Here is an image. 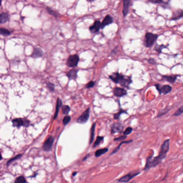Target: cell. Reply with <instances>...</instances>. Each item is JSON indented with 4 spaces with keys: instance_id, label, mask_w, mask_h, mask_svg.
Listing matches in <instances>:
<instances>
[{
    "instance_id": "cell-1",
    "label": "cell",
    "mask_w": 183,
    "mask_h": 183,
    "mask_svg": "<svg viewBox=\"0 0 183 183\" xmlns=\"http://www.w3.org/2000/svg\"><path fill=\"white\" fill-rule=\"evenodd\" d=\"M110 79L116 83L119 84L123 87L129 88V86L132 82V80L130 76H126L121 74L118 72L113 73L109 76Z\"/></svg>"
},
{
    "instance_id": "cell-2",
    "label": "cell",
    "mask_w": 183,
    "mask_h": 183,
    "mask_svg": "<svg viewBox=\"0 0 183 183\" xmlns=\"http://www.w3.org/2000/svg\"><path fill=\"white\" fill-rule=\"evenodd\" d=\"M166 157V156L163 155L160 153L159 155L156 157H153L152 155L148 156L147 159L145 167L143 170L147 171L149 170L151 167H155L157 165L160 164L162 162V161L165 159Z\"/></svg>"
},
{
    "instance_id": "cell-3",
    "label": "cell",
    "mask_w": 183,
    "mask_h": 183,
    "mask_svg": "<svg viewBox=\"0 0 183 183\" xmlns=\"http://www.w3.org/2000/svg\"><path fill=\"white\" fill-rule=\"evenodd\" d=\"M158 37H159V35L157 34H154L150 32L147 33L145 36V45L148 48L152 47L156 41Z\"/></svg>"
},
{
    "instance_id": "cell-4",
    "label": "cell",
    "mask_w": 183,
    "mask_h": 183,
    "mask_svg": "<svg viewBox=\"0 0 183 183\" xmlns=\"http://www.w3.org/2000/svg\"><path fill=\"white\" fill-rule=\"evenodd\" d=\"M12 126L13 127H19L22 126L25 127H28L30 125V121L27 119H22V118H16L12 120Z\"/></svg>"
},
{
    "instance_id": "cell-5",
    "label": "cell",
    "mask_w": 183,
    "mask_h": 183,
    "mask_svg": "<svg viewBox=\"0 0 183 183\" xmlns=\"http://www.w3.org/2000/svg\"><path fill=\"white\" fill-rule=\"evenodd\" d=\"M140 174V172L138 171H132L128 173L127 175H126L125 176H123L122 177H121L120 179H119L118 181L121 182H127L130 181L132 179H133V178L135 177V176H137V175H138Z\"/></svg>"
},
{
    "instance_id": "cell-6",
    "label": "cell",
    "mask_w": 183,
    "mask_h": 183,
    "mask_svg": "<svg viewBox=\"0 0 183 183\" xmlns=\"http://www.w3.org/2000/svg\"><path fill=\"white\" fill-rule=\"evenodd\" d=\"M79 60L80 58L77 55H72L68 58L66 64L69 67H75L77 66Z\"/></svg>"
},
{
    "instance_id": "cell-7",
    "label": "cell",
    "mask_w": 183,
    "mask_h": 183,
    "mask_svg": "<svg viewBox=\"0 0 183 183\" xmlns=\"http://www.w3.org/2000/svg\"><path fill=\"white\" fill-rule=\"evenodd\" d=\"M155 86L160 94L163 93L164 95H166L172 90V87L170 85L161 86L160 84H157L155 85Z\"/></svg>"
},
{
    "instance_id": "cell-8",
    "label": "cell",
    "mask_w": 183,
    "mask_h": 183,
    "mask_svg": "<svg viewBox=\"0 0 183 183\" xmlns=\"http://www.w3.org/2000/svg\"><path fill=\"white\" fill-rule=\"evenodd\" d=\"M90 116V108H88L84 112L82 115L79 117L77 120V122L79 123H85L87 122Z\"/></svg>"
},
{
    "instance_id": "cell-9",
    "label": "cell",
    "mask_w": 183,
    "mask_h": 183,
    "mask_svg": "<svg viewBox=\"0 0 183 183\" xmlns=\"http://www.w3.org/2000/svg\"><path fill=\"white\" fill-rule=\"evenodd\" d=\"M123 126L121 123L116 122L114 123L111 126V134L121 133L123 130Z\"/></svg>"
},
{
    "instance_id": "cell-10",
    "label": "cell",
    "mask_w": 183,
    "mask_h": 183,
    "mask_svg": "<svg viewBox=\"0 0 183 183\" xmlns=\"http://www.w3.org/2000/svg\"><path fill=\"white\" fill-rule=\"evenodd\" d=\"M54 141V137L52 136H49L46 140V141L45 142V143H44V144L43 145L44 150L46 151H50L52 149Z\"/></svg>"
},
{
    "instance_id": "cell-11",
    "label": "cell",
    "mask_w": 183,
    "mask_h": 183,
    "mask_svg": "<svg viewBox=\"0 0 183 183\" xmlns=\"http://www.w3.org/2000/svg\"><path fill=\"white\" fill-rule=\"evenodd\" d=\"M113 93H114L115 96L117 97H121L126 95L127 92L124 88L116 87L113 89Z\"/></svg>"
},
{
    "instance_id": "cell-12",
    "label": "cell",
    "mask_w": 183,
    "mask_h": 183,
    "mask_svg": "<svg viewBox=\"0 0 183 183\" xmlns=\"http://www.w3.org/2000/svg\"><path fill=\"white\" fill-rule=\"evenodd\" d=\"M101 27H102V23H101V22L100 21H96L93 24V25L90 27L89 30L91 33H95L98 32L99 31H100Z\"/></svg>"
},
{
    "instance_id": "cell-13",
    "label": "cell",
    "mask_w": 183,
    "mask_h": 183,
    "mask_svg": "<svg viewBox=\"0 0 183 183\" xmlns=\"http://www.w3.org/2000/svg\"><path fill=\"white\" fill-rule=\"evenodd\" d=\"M130 3H131V0H123L122 13L124 17L126 16L128 13Z\"/></svg>"
},
{
    "instance_id": "cell-14",
    "label": "cell",
    "mask_w": 183,
    "mask_h": 183,
    "mask_svg": "<svg viewBox=\"0 0 183 183\" xmlns=\"http://www.w3.org/2000/svg\"><path fill=\"white\" fill-rule=\"evenodd\" d=\"M183 17V10L181 9L177 10L174 12L171 17V20H178V19H180Z\"/></svg>"
},
{
    "instance_id": "cell-15",
    "label": "cell",
    "mask_w": 183,
    "mask_h": 183,
    "mask_svg": "<svg viewBox=\"0 0 183 183\" xmlns=\"http://www.w3.org/2000/svg\"><path fill=\"white\" fill-rule=\"evenodd\" d=\"M113 18L110 15H107L104 18V20L102 23V29H104L106 26L108 25L111 24L113 23Z\"/></svg>"
},
{
    "instance_id": "cell-16",
    "label": "cell",
    "mask_w": 183,
    "mask_h": 183,
    "mask_svg": "<svg viewBox=\"0 0 183 183\" xmlns=\"http://www.w3.org/2000/svg\"><path fill=\"white\" fill-rule=\"evenodd\" d=\"M78 70L76 69H72L69 72H68L67 74V76L68 77L69 80H76L77 77V73Z\"/></svg>"
},
{
    "instance_id": "cell-17",
    "label": "cell",
    "mask_w": 183,
    "mask_h": 183,
    "mask_svg": "<svg viewBox=\"0 0 183 183\" xmlns=\"http://www.w3.org/2000/svg\"><path fill=\"white\" fill-rule=\"evenodd\" d=\"M43 55V51L42 49L40 48H34L33 49V51L32 53L31 57L33 58H41Z\"/></svg>"
},
{
    "instance_id": "cell-18",
    "label": "cell",
    "mask_w": 183,
    "mask_h": 183,
    "mask_svg": "<svg viewBox=\"0 0 183 183\" xmlns=\"http://www.w3.org/2000/svg\"><path fill=\"white\" fill-rule=\"evenodd\" d=\"M177 75H163L162 76V79L168 82L171 83H174L175 82L176 80H177V78L178 77Z\"/></svg>"
},
{
    "instance_id": "cell-19",
    "label": "cell",
    "mask_w": 183,
    "mask_h": 183,
    "mask_svg": "<svg viewBox=\"0 0 183 183\" xmlns=\"http://www.w3.org/2000/svg\"><path fill=\"white\" fill-rule=\"evenodd\" d=\"M10 18L9 15L7 12H2L0 15V23L3 24L9 21Z\"/></svg>"
},
{
    "instance_id": "cell-20",
    "label": "cell",
    "mask_w": 183,
    "mask_h": 183,
    "mask_svg": "<svg viewBox=\"0 0 183 183\" xmlns=\"http://www.w3.org/2000/svg\"><path fill=\"white\" fill-rule=\"evenodd\" d=\"M61 106H62V103L61 100H60V98H58L57 100V105H56V110H55V114H54V119H55L57 118L58 114H59V109L61 107Z\"/></svg>"
},
{
    "instance_id": "cell-21",
    "label": "cell",
    "mask_w": 183,
    "mask_h": 183,
    "mask_svg": "<svg viewBox=\"0 0 183 183\" xmlns=\"http://www.w3.org/2000/svg\"><path fill=\"white\" fill-rule=\"evenodd\" d=\"M95 127H96V123H94L92 125L91 128V134H90V144H91L92 142L94 140V138H95Z\"/></svg>"
},
{
    "instance_id": "cell-22",
    "label": "cell",
    "mask_w": 183,
    "mask_h": 183,
    "mask_svg": "<svg viewBox=\"0 0 183 183\" xmlns=\"http://www.w3.org/2000/svg\"><path fill=\"white\" fill-rule=\"evenodd\" d=\"M108 151V148H103V149H101L97 150L95 152V156L96 157H98L102 155L105 154L106 152Z\"/></svg>"
},
{
    "instance_id": "cell-23",
    "label": "cell",
    "mask_w": 183,
    "mask_h": 183,
    "mask_svg": "<svg viewBox=\"0 0 183 183\" xmlns=\"http://www.w3.org/2000/svg\"><path fill=\"white\" fill-rule=\"evenodd\" d=\"M171 108L168 107H166V108H164V109H162V110H161L159 111V113H158V115L157 116V118H160L163 116L165 115V114H166V113L169 112Z\"/></svg>"
},
{
    "instance_id": "cell-24",
    "label": "cell",
    "mask_w": 183,
    "mask_h": 183,
    "mask_svg": "<svg viewBox=\"0 0 183 183\" xmlns=\"http://www.w3.org/2000/svg\"><path fill=\"white\" fill-rule=\"evenodd\" d=\"M133 141V140H129V141H122V142H121L120 143V144H119V145L117 148H115V149H114V150H113V151L112 152V153H111V155H113V154H116V153L119 150V149H120V147L121 146V145H122V144H123V143H131V142H132Z\"/></svg>"
},
{
    "instance_id": "cell-25",
    "label": "cell",
    "mask_w": 183,
    "mask_h": 183,
    "mask_svg": "<svg viewBox=\"0 0 183 183\" xmlns=\"http://www.w3.org/2000/svg\"><path fill=\"white\" fill-rule=\"evenodd\" d=\"M0 33L1 35L4 36H10L11 33V32L10 31L8 30L4 29V28H1L0 29Z\"/></svg>"
},
{
    "instance_id": "cell-26",
    "label": "cell",
    "mask_w": 183,
    "mask_h": 183,
    "mask_svg": "<svg viewBox=\"0 0 183 183\" xmlns=\"http://www.w3.org/2000/svg\"><path fill=\"white\" fill-rule=\"evenodd\" d=\"M71 108L68 105H64L62 107V113L64 115H67L69 112H70Z\"/></svg>"
},
{
    "instance_id": "cell-27",
    "label": "cell",
    "mask_w": 183,
    "mask_h": 183,
    "mask_svg": "<svg viewBox=\"0 0 183 183\" xmlns=\"http://www.w3.org/2000/svg\"><path fill=\"white\" fill-rule=\"evenodd\" d=\"M22 156V154H18V155H16V156H15L14 157L12 158V159H11L10 160H9L7 162V166H9V165H10V163H11V162H13V161H16V160H17L18 159H19Z\"/></svg>"
},
{
    "instance_id": "cell-28",
    "label": "cell",
    "mask_w": 183,
    "mask_h": 183,
    "mask_svg": "<svg viewBox=\"0 0 183 183\" xmlns=\"http://www.w3.org/2000/svg\"><path fill=\"white\" fill-rule=\"evenodd\" d=\"M165 48H166V46L164 45H158V44H156L155 46V51H157L159 53H162V49Z\"/></svg>"
},
{
    "instance_id": "cell-29",
    "label": "cell",
    "mask_w": 183,
    "mask_h": 183,
    "mask_svg": "<svg viewBox=\"0 0 183 183\" xmlns=\"http://www.w3.org/2000/svg\"><path fill=\"white\" fill-rule=\"evenodd\" d=\"M104 139V137L103 136H98L97 138V140H96V141L95 142V143H94L93 144V147L95 148V147H96L97 146H98L100 144L101 142Z\"/></svg>"
},
{
    "instance_id": "cell-30",
    "label": "cell",
    "mask_w": 183,
    "mask_h": 183,
    "mask_svg": "<svg viewBox=\"0 0 183 183\" xmlns=\"http://www.w3.org/2000/svg\"><path fill=\"white\" fill-rule=\"evenodd\" d=\"M47 10L48 12L49 13V14L53 16L54 17H57L58 16V15H59L58 13H57L55 11L53 10L52 9H51V8H50L47 7Z\"/></svg>"
},
{
    "instance_id": "cell-31",
    "label": "cell",
    "mask_w": 183,
    "mask_h": 183,
    "mask_svg": "<svg viewBox=\"0 0 183 183\" xmlns=\"http://www.w3.org/2000/svg\"><path fill=\"white\" fill-rule=\"evenodd\" d=\"M183 113V105H182L180 108H179L178 110H177V111H176V112L174 113L173 116L175 117H178L180 116L181 114Z\"/></svg>"
},
{
    "instance_id": "cell-32",
    "label": "cell",
    "mask_w": 183,
    "mask_h": 183,
    "mask_svg": "<svg viewBox=\"0 0 183 183\" xmlns=\"http://www.w3.org/2000/svg\"><path fill=\"white\" fill-rule=\"evenodd\" d=\"M15 183H22V182H26V180L25 179L23 176H19L17 177L15 181Z\"/></svg>"
},
{
    "instance_id": "cell-33",
    "label": "cell",
    "mask_w": 183,
    "mask_h": 183,
    "mask_svg": "<svg viewBox=\"0 0 183 183\" xmlns=\"http://www.w3.org/2000/svg\"><path fill=\"white\" fill-rule=\"evenodd\" d=\"M127 113V112L125 110H121L120 111H119V112H118L114 115V118L115 119H119L120 118V117L121 115V114H122V113Z\"/></svg>"
},
{
    "instance_id": "cell-34",
    "label": "cell",
    "mask_w": 183,
    "mask_h": 183,
    "mask_svg": "<svg viewBox=\"0 0 183 183\" xmlns=\"http://www.w3.org/2000/svg\"><path fill=\"white\" fill-rule=\"evenodd\" d=\"M133 131V128L132 127H129L127 128L125 130V131L123 132V135H130L131 133Z\"/></svg>"
},
{
    "instance_id": "cell-35",
    "label": "cell",
    "mask_w": 183,
    "mask_h": 183,
    "mask_svg": "<svg viewBox=\"0 0 183 183\" xmlns=\"http://www.w3.org/2000/svg\"><path fill=\"white\" fill-rule=\"evenodd\" d=\"M71 119V117L70 116H67L65 117V118H64L63 119V124L65 125H67L68 123L69 122H70Z\"/></svg>"
},
{
    "instance_id": "cell-36",
    "label": "cell",
    "mask_w": 183,
    "mask_h": 183,
    "mask_svg": "<svg viewBox=\"0 0 183 183\" xmlns=\"http://www.w3.org/2000/svg\"><path fill=\"white\" fill-rule=\"evenodd\" d=\"M47 87L48 89L51 91L53 92L54 91V89H54L55 88V86H54V85L52 83H48L47 84Z\"/></svg>"
},
{
    "instance_id": "cell-37",
    "label": "cell",
    "mask_w": 183,
    "mask_h": 183,
    "mask_svg": "<svg viewBox=\"0 0 183 183\" xmlns=\"http://www.w3.org/2000/svg\"><path fill=\"white\" fill-rule=\"evenodd\" d=\"M127 138V135H123L122 136H121L120 137H118L117 138H116L114 139L115 141H123V140H125L126 138Z\"/></svg>"
},
{
    "instance_id": "cell-38",
    "label": "cell",
    "mask_w": 183,
    "mask_h": 183,
    "mask_svg": "<svg viewBox=\"0 0 183 183\" xmlns=\"http://www.w3.org/2000/svg\"><path fill=\"white\" fill-rule=\"evenodd\" d=\"M95 82L90 81V82H89L87 84L86 88H93L94 86H95Z\"/></svg>"
},
{
    "instance_id": "cell-39",
    "label": "cell",
    "mask_w": 183,
    "mask_h": 183,
    "mask_svg": "<svg viewBox=\"0 0 183 183\" xmlns=\"http://www.w3.org/2000/svg\"><path fill=\"white\" fill-rule=\"evenodd\" d=\"M148 1L153 3H157V4L164 2H163V0H148Z\"/></svg>"
},
{
    "instance_id": "cell-40",
    "label": "cell",
    "mask_w": 183,
    "mask_h": 183,
    "mask_svg": "<svg viewBox=\"0 0 183 183\" xmlns=\"http://www.w3.org/2000/svg\"><path fill=\"white\" fill-rule=\"evenodd\" d=\"M148 62H149L150 64H152V65H156V62L155 60H154V59H152V58L149 59V60H148Z\"/></svg>"
},
{
    "instance_id": "cell-41",
    "label": "cell",
    "mask_w": 183,
    "mask_h": 183,
    "mask_svg": "<svg viewBox=\"0 0 183 183\" xmlns=\"http://www.w3.org/2000/svg\"><path fill=\"white\" fill-rule=\"evenodd\" d=\"M89 154H88L85 158H84V159L83 160V161H85L86 160H87V159H88V157H89Z\"/></svg>"
},
{
    "instance_id": "cell-42",
    "label": "cell",
    "mask_w": 183,
    "mask_h": 183,
    "mask_svg": "<svg viewBox=\"0 0 183 183\" xmlns=\"http://www.w3.org/2000/svg\"><path fill=\"white\" fill-rule=\"evenodd\" d=\"M76 174H77V172H74L73 173V176H75L76 175Z\"/></svg>"
},
{
    "instance_id": "cell-43",
    "label": "cell",
    "mask_w": 183,
    "mask_h": 183,
    "mask_svg": "<svg viewBox=\"0 0 183 183\" xmlns=\"http://www.w3.org/2000/svg\"><path fill=\"white\" fill-rule=\"evenodd\" d=\"M89 1H90V2H93V1H95V0H89Z\"/></svg>"
},
{
    "instance_id": "cell-44",
    "label": "cell",
    "mask_w": 183,
    "mask_h": 183,
    "mask_svg": "<svg viewBox=\"0 0 183 183\" xmlns=\"http://www.w3.org/2000/svg\"><path fill=\"white\" fill-rule=\"evenodd\" d=\"M182 166H183V164H182Z\"/></svg>"
}]
</instances>
